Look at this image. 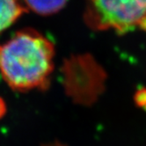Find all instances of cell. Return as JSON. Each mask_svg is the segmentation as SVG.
Listing matches in <instances>:
<instances>
[{"label": "cell", "mask_w": 146, "mask_h": 146, "mask_svg": "<svg viewBox=\"0 0 146 146\" xmlns=\"http://www.w3.org/2000/svg\"><path fill=\"white\" fill-rule=\"evenodd\" d=\"M55 48L34 29L17 32L0 44V74L15 91L45 89L54 70Z\"/></svg>", "instance_id": "6da1fadb"}, {"label": "cell", "mask_w": 146, "mask_h": 146, "mask_svg": "<svg viewBox=\"0 0 146 146\" xmlns=\"http://www.w3.org/2000/svg\"><path fill=\"white\" fill-rule=\"evenodd\" d=\"M146 18V0H89L85 20L96 30L125 34Z\"/></svg>", "instance_id": "7a4b0ae2"}, {"label": "cell", "mask_w": 146, "mask_h": 146, "mask_svg": "<svg viewBox=\"0 0 146 146\" xmlns=\"http://www.w3.org/2000/svg\"><path fill=\"white\" fill-rule=\"evenodd\" d=\"M26 12L27 9L20 0H0V33L11 27Z\"/></svg>", "instance_id": "3957f363"}, {"label": "cell", "mask_w": 146, "mask_h": 146, "mask_svg": "<svg viewBox=\"0 0 146 146\" xmlns=\"http://www.w3.org/2000/svg\"><path fill=\"white\" fill-rule=\"evenodd\" d=\"M27 7L38 14L49 15L57 13L64 7L67 0H23Z\"/></svg>", "instance_id": "277c9868"}, {"label": "cell", "mask_w": 146, "mask_h": 146, "mask_svg": "<svg viewBox=\"0 0 146 146\" xmlns=\"http://www.w3.org/2000/svg\"><path fill=\"white\" fill-rule=\"evenodd\" d=\"M135 100H137V103L139 106L146 108V91L143 90L138 92L135 95Z\"/></svg>", "instance_id": "5b68a950"}, {"label": "cell", "mask_w": 146, "mask_h": 146, "mask_svg": "<svg viewBox=\"0 0 146 146\" xmlns=\"http://www.w3.org/2000/svg\"><path fill=\"white\" fill-rule=\"evenodd\" d=\"M5 103H4V101L1 99H0V117L3 116V114L5 113Z\"/></svg>", "instance_id": "8992f818"}, {"label": "cell", "mask_w": 146, "mask_h": 146, "mask_svg": "<svg viewBox=\"0 0 146 146\" xmlns=\"http://www.w3.org/2000/svg\"><path fill=\"white\" fill-rule=\"evenodd\" d=\"M140 28H142L143 30H145L146 31V18L143 20V21L141 22L140 26H139Z\"/></svg>", "instance_id": "52a82bcc"}]
</instances>
